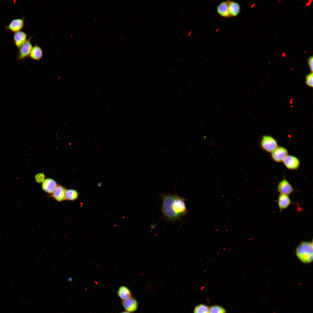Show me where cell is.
<instances>
[{
  "instance_id": "obj_1",
  "label": "cell",
  "mask_w": 313,
  "mask_h": 313,
  "mask_svg": "<svg viewBox=\"0 0 313 313\" xmlns=\"http://www.w3.org/2000/svg\"><path fill=\"white\" fill-rule=\"evenodd\" d=\"M161 196L162 200L161 211L167 220H177L187 214L184 199L176 194Z\"/></svg>"
},
{
  "instance_id": "obj_2",
  "label": "cell",
  "mask_w": 313,
  "mask_h": 313,
  "mask_svg": "<svg viewBox=\"0 0 313 313\" xmlns=\"http://www.w3.org/2000/svg\"><path fill=\"white\" fill-rule=\"evenodd\" d=\"M296 254L297 258L302 263H309L313 261V242H303L297 247Z\"/></svg>"
},
{
  "instance_id": "obj_3",
  "label": "cell",
  "mask_w": 313,
  "mask_h": 313,
  "mask_svg": "<svg viewBox=\"0 0 313 313\" xmlns=\"http://www.w3.org/2000/svg\"><path fill=\"white\" fill-rule=\"evenodd\" d=\"M260 145L264 150L270 153L278 146L276 139L272 136L268 135L262 136L260 141Z\"/></svg>"
},
{
  "instance_id": "obj_4",
  "label": "cell",
  "mask_w": 313,
  "mask_h": 313,
  "mask_svg": "<svg viewBox=\"0 0 313 313\" xmlns=\"http://www.w3.org/2000/svg\"><path fill=\"white\" fill-rule=\"evenodd\" d=\"M32 36L27 39L25 43L19 48L18 59L19 61L23 60L30 57L31 50L33 47L31 40Z\"/></svg>"
},
{
  "instance_id": "obj_5",
  "label": "cell",
  "mask_w": 313,
  "mask_h": 313,
  "mask_svg": "<svg viewBox=\"0 0 313 313\" xmlns=\"http://www.w3.org/2000/svg\"><path fill=\"white\" fill-rule=\"evenodd\" d=\"M287 169L291 170H297L300 167V162L296 156L288 154L282 162Z\"/></svg>"
},
{
  "instance_id": "obj_6",
  "label": "cell",
  "mask_w": 313,
  "mask_h": 313,
  "mask_svg": "<svg viewBox=\"0 0 313 313\" xmlns=\"http://www.w3.org/2000/svg\"><path fill=\"white\" fill-rule=\"evenodd\" d=\"M271 153L272 159L277 163L282 162L288 154V151L286 148L279 146Z\"/></svg>"
},
{
  "instance_id": "obj_7",
  "label": "cell",
  "mask_w": 313,
  "mask_h": 313,
  "mask_svg": "<svg viewBox=\"0 0 313 313\" xmlns=\"http://www.w3.org/2000/svg\"><path fill=\"white\" fill-rule=\"evenodd\" d=\"M277 190L280 194L288 196L293 192L296 191L285 178H284L279 183L277 187Z\"/></svg>"
},
{
  "instance_id": "obj_8",
  "label": "cell",
  "mask_w": 313,
  "mask_h": 313,
  "mask_svg": "<svg viewBox=\"0 0 313 313\" xmlns=\"http://www.w3.org/2000/svg\"><path fill=\"white\" fill-rule=\"evenodd\" d=\"M25 18H18L12 20L6 28L11 31L15 33L20 31L23 28Z\"/></svg>"
},
{
  "instance_id": "obj_9",
  "label": "cell",
  "mask_w": 313,
  "mask_h": 313,
  "mask_svg": "<svg viewBox=\"0 0 313 313\" xmlns=\"http://www.w3.org/2000/svg\"><path fill=\"white\" fill-rule=\"evenodd\" d=\"M121 303L126 311L130 313L135 312L138 307L137 301L132 296L122 300Z\"/></svg>"
},
{
  "instance_id": "obj_10",
  "label": "cell",
  "mask_w": 313,
  "mask_h": 313,
  "mask_svg": "<svg viewBox=\"0 0 313 313\" xmlns=\"http://www.w3.org/2000/svg\"><path fill=\"white\" fill-rule=\"evenodd\" d=\"M57 186L56 181L50 178L45 179L42 183V188L45 192L52 194Z\"/></svg>"
},
{
  "instance_id": "obj_11",
  "label": "cell",
  "mask_w": 313,
  "mask_h": 313,
  "mask_svg": "<svg viewBox=\"0 0 313 313\" xmlns=\"http://www.w3.org/2000/svg\"><path fill=\"white\" fill-rule=\"evenodd\" d=\"M216 12L222 17L226 18L230 17L229 11L228 0L220 3L216 7Z\"/></svg>"
},
{
  "instance_id": "obj_12",
  "label": "cell",
  "mask_w": 313,
  "mask_h": 313,
  "mask_svg": "<svg viewBox=\"0 0 313 313\" xmlns=\"http://www.w3.org/2000/svg\"><path fill=\"white\" fill-rule=\"evenodd\" d=\"M278 205L281 212L283 210L287 208L292 203L289 196L280 194L278 199Z\"/></svg>"
},
{
  "instance_id": "obj_13",
  "label": "cell",
  "mask_w": 313,
  "mask_h": 313,
  "mask_svg": "<svg viewBox=\"0 0 313 313\" xmlns=\"http://www.w3.org/2000/svg\"><path fill=\"white\" fill-rule=\"evenodd\" d=\"M27 34L23 31H20L14 33L13 40L14 44L19 48L27 40Z\"/></svg>"
},
{
  "instance_id": "obj_14",
  "label": "cell",
  "mask_w": 313,
  "mask_h": 313,
  "mask_svg": "<svg viewBox=\"0 0 313 313\" xmlns=\"http://www.w3.org/2000/svg\"><path fill=\"white\" fill-rule=\"evenodd\" d=\"M228 4L231 17L238 16L241 12V6L239 3L234 1L228 0Z\"/></svg>"
},
{
  "instance_id": "obj_15",
  "label": "cell",
  "mask_w": 313,
  "mask_h": 313,
  "mask_svg": "<svg viewBox=\"0 0 313 313\" xmlns=\"http://www.w3.org/2000/svg\"><path fill=\"white\" fill-rule=\"evenodd\" d=\"M66 190L62 186L58 185L52 194V197L59 202L65 200V193Z\"/></svg>"
},
{
  "instance_id": "obj_16",
  "label": "cell",
  "mask_w": 313,
  "mask_h": 313,
  "mask_svg": "<svg viewBox=\"0 0 313 313\" xmlns=\"http://www.w3.org/2000/svg\"><path fill=\"white\" fill-rule=\"evenodd\" d=\"M43 51L41 48L37 45L33 47L30 55V57L35 61H39L43 56Z\"/></svg>"
},
{
  "instance_id": "obj_17",
  "label": "cell",
  "mask_w": 313,
  "mask_h": 313,
  "mask_svg": "<svg viewBox=\"0 0 313 313\" xmlns=\"http://www.w3.org/2000/svg\"><path fill=\"white\" fill-rule=\"evenodd\" d=\"M117 294L122 301L132 297V293L130 290L124 285L121 286L117 291Z\"/></svg>"
},
{
  "instance_id": "obj_18",
  "label": "cell",
  "mask_w": 313,
  "mask_h": 313,
  "mask_svg": "<svg viewBox=\"0 0 313 313\" xmlns=\"http://www.w3.org/2000/svg\"><path fill=\"white\" fill-rule=\"evenodd\" d=\"M65 195V200L72 201L77 199L79 194L76 190L70 189L66 190Z\"/></svg>"
},
{
  "instance_id": "obj_19",
  "label": "cell",
  "mask_w": 313,
  "mask_h": 313,
  "mask_svg": "<svg viewBox=\"0 0 313 313\" xmlns=\"http://www.w3.org/2000/svg\"><path fill=\"white\" fill-rule=\"evenodd\" d=\"M209 308L207 306L201 304L195 307L194 313H209Z\"/></svg>"
},
{
  "instance_id": "obj_20",
  "label": "cell",
  "mask_w": 313,
  "mask_h": 313,
  "mask_svg": "<svg viewBox=\"0 0 313 313\" xmlns=\"http://www.w3.org/2000/svg\"><path fill=\"white\" fill-rule=\"evenodd\" d=\"M209 313H226L225 310L217 305L212 306L209 308Z\"/></svg>"
},
{
  "instance_id": "obj_21",
  "label": "cell",
  "mask_w": 313,
  "mask_h": 313,
  "mask_svg": "<svg viewBox=\"0 0 313 313\" xmlns=\"http://www.w3.org/2000/svg\"><path fill=\"white\" fill-rule=\"evenodd\" d=\"M306 82L309 86L312 87L313 85V74L311 73L308 74L306 78Z\"/></svg>"
},
{
  "instance_id": "obj_22",
  "label": "cell",
  "mask_w": 313,
  "mask_h": 313,
  "mask_svg": "<svg viewBox=\"0 0 313 313\" xmlns=\"http://www.w3.org/2000/svg\"><path fill=\"white\" fill-rule=\"evenodd\" d=\"M44 175L41 173H39L36 175L35 178L36 181L38 183H43L45 179Z\"/></svg>"
},
{
  "instance_id": "obj_23",
  "label": "cell",
  "mask_w": 313,
  "mask_h": 313,
  "mask_svg": "<svg viewBox=\"0 0 313 313\" xmlns=\"http://www.w3.org/2000/svg\"><path fill=\"white\" fill-rule=\"evenodd\" d=\"M308 63L310 69L312 71L313 70V58L312 56L310 57L308 60Z\"/></svg>"
},
{
  "instance_id": "obj_24",
  "label": "cell",
  "mask_w": 313,
  "mask_h": 313,
  "mask_svg": "<svg viewBox=\"0 0 313 313\" xmlns=\"http://www.w3.org/2000/svg\"><path fill=\"white\" fill-rule=\"evenodd\" d=\"M67 280L69 282H71L72 281V278L71 277H67Z\"/></svg>"
},
{
  "instance_id": "obj_25",
  "label": "cell",
  "mask_w": 313,
  "mask_h": 313,
  "mask_svg": "<svg viewBox=\"0 0 313 313\" xmlns=\"http://www.w3.org/2000/svg\"><path fill=\"white\" fill-rule=\"evenodd\" d=\"M101 185V184L100 183H98V186H99V187Z\"/></svg>"
},
{
  "instance_id": "obj_26",
  "label": "cell",
  "mask_w": 313,
  "mask_h": 313,
  "mask_svg": "<svg viewBox=\"0 0 313 313\" xmlns=\"http://www.w3.org/2000/svg\"><path fill=\"white\" fill-rule=\"evenodd\" d=\"M120 313H129V312H126V311H124V312H121Z\"/></svg>"
}]
</instances>
